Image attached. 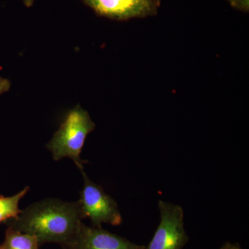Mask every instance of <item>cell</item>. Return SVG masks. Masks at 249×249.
<instances>
[{"mask_svg": "<svg viewBox=\"0 0 249 249\" xmlns=\"http://www.w3.org/2000/svg\"><path fill=\"white\" fill-rule=\"evenodd\" d=\"M101 17L116 21L145 18L158 14L160 0H80Z\"/></svg>", "mask_w": 249, "mask_h": 249, "instance_id": "cell-5", "label": "cell"}, {"mask_svg": "<svg viewBox=\"0 0 249 249\" xmlns=\"http://www.w3.org/2000/svg\"><path fill=\"white\" fill-rule=\"evenodd\" d=\"M232 7L248 13L249 10V0H226Z\"/></svg>", "mask_w": 249, "mask_h": 249, "instance_id": "cell-9", "label": "cell"}, {"mask_svg": "<svg viewBox=\"0 0 249 249\" xmlns=\"http://www.w3.org/2000/svg\"><path fill=\"white\" fill-rule=\"evenodd\" d=\"M81 220L77 201L47 199L30 205L17 217L6 221L5 224L18 231L34 236L40 246L57 243L63 247L76 237Z\"/></svg>", "mask_w": 249, "mask_h": 249, "instance_id": "cell-1", "label": "cell"}, {"mask_svg": "<svg viewBox=\"0 0 249 249\" xmlns=\"http://www.w3.org/2000/svg\"><path fill=\"white\" fill-rule=\"evenodd\" d=\"M2 249H39L38 242L34 236L18 231L8 227L5 233Z\"/></svg>", "mask_w": 249, "mask_h": 249, "instance_id": "cell-7", "label": "cell"}, {"mask_svg": "<svg viewBox=\"0 0 249 249\" xmlns=\"http://www.w3.org/2000/svg\"><path fill=\"white\" fill-rule=\"evenodd\" d=\"M0 249H1V244H0Z\"/></svg>", "mask_w": 249, "mask_h": 249, "instance_id": "cell-13", "label": "cell"}, {"mask_svg": "<svg viewBox=\"0 0 249 249\" xmlns=\"http://www.w3.org/2000/svg\"><path fill=\"white\" fill-rule=\"evenodd\" d=\"M219 249H243L237 244H231L230 242H227Z\"/></svg>", "mask_w": 249, "mask_h": 249, "instance_id": "cell-11", "label": "cell"}, {"mask_svg": "<svg viewBox=\"0 0 249 249\" xmlns=\"http://www.w3.org/2000/svg\"><path fill=\"white\" fill-rule=\"evenodd\" d=\"M160 222L148 245L142 249H182L189 240L181 206L160 200Z\"/></svg>", "mask_w": 249, "mask_h": 249, "instance_id": "cell-4", "label": "cell"}, {"mask_svg": "<svg viewBox=\"0 0 249 249\" xmlns=\"http://www.w3.org/2000/svg\"><path fill=\"white\" fill-rule=\"evenodd\" d=\"M96 128L89 113L80 106L71 109L65 116L58 130L46 147L52 152L53 160L71 159L78 169L84 170V161L80 158L88 134Z\"/></svg>", "mask_w": 249, "mask_h": 249, "instance_id": "cell-2", "label": "cell"}, {"mask_svg": "<svg viewBox=\"0 0 249 249\" xmlns=\"http://www.w3.org/2000/svg\"><path fill=\"white\" fill-rule=\"evenodd\" d=\"M36 0H23V3H24V6L27 8H30L34 5Z\"/></svg>", "mask_w": 249, "mask_h": 249, "instance_id": "cell-12", "label": "cell"}, {"mask_svg": "<svg viewBox=\"0 0 249 249\" xmlns=\"http://www.w3.org/2000/svg\"><path fill=\"white\" fill-rule=\"evenodd\" d=\"M11 86V83L9 79L0 77V96L5 92H7Z\"/></svg>", "mask_w": 249, "mask_h": 249, "instance_id": "cell-10", "label": "cell"}, {"mask_svg": "<svg viewBox=\"0 0 249 249\" xmlns=\"http://www.w3.org/2000/svg\"><path fill=\"white\" fill-rule=\"evenodd\" d=\"M29 187H25L17 194L11 196H0V224L17 217L22 212L19 209V204L21 199L27 195Z\"/></svg>", "mask_w": 249, "mask_h": 249, "instance_id": "cell-8", "label": "cell"}, {"mask_svg": "<svg viewBox=\"0 0 249 249\" xmlns=\"http://www.w3.org/2000/svg\"><path fill=\"white\" fill-rule=\"evenodd\" d=\"M143 245L129 242L102 228L89 227L83 222L76 237L63 249H142Z\"/></svg>", "mask_w": 249, "mask_h": 249, "instance_id": "cell-6", "label": "cell"}, {"mask_svg": "<svg viewBox=\"0 0 249 249\" xmlns=\"http://www.w3.org/2000/svg\"><path fill=\"white\" fill-rule=\"evenodd\" d=\"M84 186L80 192V199L77 201L82 219L88 218L93 227L102 228L103 224L119 226L122 223V216L116 201L96 184L89 178L85 170H82Z\"/></svg>", "mask_w": 249, "mask_h": 249, "instance_id": "cell-3", "label": "cell"}]
</instances>
